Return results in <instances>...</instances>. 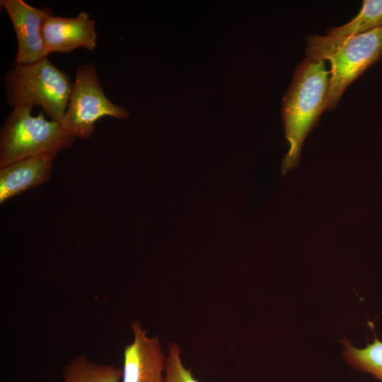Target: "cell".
I'll use <instances>...</instances> for the list:
<instances>
[{"label": "cell", "mask_w": 382, "mask_h": 382, "mask_svg": "<svg viewBox=\"0 0 382 382\" xmlns=\"http://www.w3.org/2000/svg\"><path fill=\"white\" fill-rule=\"evenodd\" d=\"M343 355L352 367L370 374L382 382V341L376 339L361 349L345 343Z\"/></svg>", "instance_id": "12"}, {"label": "cell", "mask_w": 382, "mask_h": 382, "mask_svg": "<svg viewBox=\"0 0 382 382\" xmlns=\"http://www.w3.org/2000/svg\"><path fill=\"white\" fill-rule=\"evenodd\" d=\"M8 104L13 108L40 106L50 120L60 122L73 83L47 57L30 64H16L5 74Z\"/></svg>", "instance_id": "3"}, {"label": "cell", "mask_w": 382, "mask_h": 382, "mask_svg": "<svg viewBox=\"0 0 382 382\" xmlns=\"http://www.w3.org/2000/svg\"><path fill=\"white\" fill-rule=\"evenodd\" d=\"M382 28V0H364L358 14L349 22L331 28L328 35L347 36Z\"/></svg>", "instance_id": "11"}, {"label": "cell", "mask_w": 382, "mask_h": 382, "mask_svg": "<svg viewBox=\"0 0 382 382\" xmlns=\"http://www.w3.org/2000/svg\"><path fill=\"white\" fill-rule=\"evenodd\" d=\"M32 109L15 108L6 117L0 133V166L35 156L55 157L75 143L59 122L47 120L43 111L33 116Z\"/></svg>", "instance_id": "4"}, {"label": "cell", "mask_w": 382, "mask_h": 382, "mask_svg": "<svg viewBox=\"0 0 382 382\" xmlns=\"http://www.w3.org/2000/svg\"><path fill=\"white\" fill-rule=\"evenodd\" d=\"M42 37L48 55L81 47L92 51L96 47V23L83 11L73 18L51 15L43 23Z\"/></svg>", "instance_id": "8"}, {"label": "cell", "mask_w": 382, "mask_h": 382, "mask_svg": "<svg viewBox=\"0 0 382 382\" xmlns=\"http://www.w3.org/2000/svg\"><path fill=\"white\" fill-rule=\"evenodd\" d=\"M134 339L124 348L122 382H165L166 355L158 335H147L138 321L131 323Z\"/></svg>", "instance_id": "7"}, {"label": "cell", "mask_w": 382, "mask_h": 382, "mask_svg": "<svg viewBox=\"0 0 382 382\" xmlns=\"http://www.w3.org/2000/svg\"><path fill=\"white\" fill-rule=\"evenodd\" d=\"M329 83L325 61L305 57L297 66L281 109L289 145L283 160V174L298 166L302 144L325 110Z\"/></svg>", "instance_id": "1"}, {"label": "cell", "mask_w": 382, "mask_h": 382, "mask_svg": "<svg viewBox=\"0 0 382 382\" xmlns=\"http://www.w3.org/2000/svg\"><path fill=\"white\" fill-rule=\"evenodd\" d=\"M106 116L126 119L129 113L107 98L91 62L79 65L66 111L59 122L62 127L76 139H88L94 132L95 123Z\"/></svg>", "instance_id": "5"}, {"label": "cell", "mask_w": 382, "mask_h": 382, "mask_svg": "<svg viewBox=\"0 0 382 382\" xmlns=\"http://www.w3.org/2000/svg\"><path fill=\"white\" fill-rule=\"evenodd\" d=\"M54 158L50 155H40L0 166V203L47 183Z\"/></svg>", "instance_id": "9"}, {"label": "cell", "mask_w": 382, "mask_h": 382, "mask_svg": "<svg viewBox=\"0 0 382 382\" xmlns=\"http://www.w3.org/2000/svg\"><path fill=\"white\" fill-rule=\"evenodd\" d=\"M62 375L63 382H120L122 373L113 365L98 364L81 354L65 365Z\"/></svg>", "instance_id": "10"}, {"label": "cell", "mask_w": 382, "mask_h": 382, "mask_svg": "<svg viewBox=\"0 0 382 382\" xmlns=\"http://www.w3.org/2000/svg\"><path fill=\"white\" fill-rule=\"evenodd\" d=\"M306 42V58L330 64L325 110H333L347 86L382 59V28L347 36L311 35Z\"/></svg>", "instance_id": "2"}, {"label": "cell", "mask_w": 382, "mask_h": 382, "mask_svg": "<svg viewBox=\"0 0 382 382\" xmlns=\"http://www.w3.org/2000/svg\"><path fill=\"white\" fill-rule=\"evenodd\" d=\"M165 369V382H199L190 369H186L181 359L179 345L172 342L168 345Z\"/></svg>", "instance_id": "13"}, {"label": "cell", "mask_w": 382, "mask_h": 382, "mask_svg": "<svg viewBox=\"0 0 382 382\" xmlns=\"http://www.w3.org/2000/svg\"><path fill=\"white\" fill-rule=\"evenodd\" d=\"M12 22L17 39L16 64H30L47 57L42 37L45 19L53 15L51 8H38L23 0H1Z\"/></svg>", "instance_id": "6"}]
</instances>
